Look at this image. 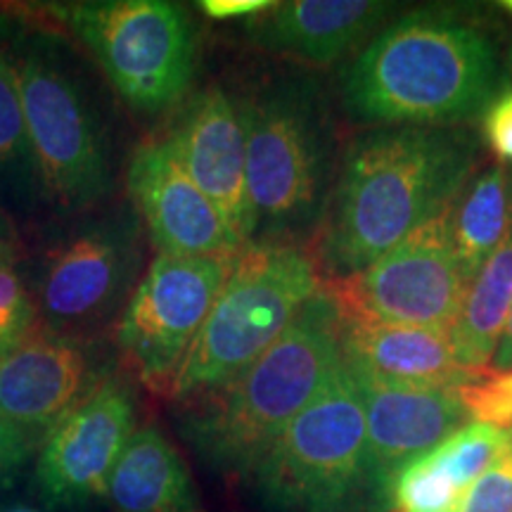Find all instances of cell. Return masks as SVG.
I'll use <instances>...</instances> for the list:
<instances>
[{
    "instance_id": "obj_1",
    "label": "cell",
    "mask_w": 512,
    "mask_h": 512,
    "mask_svg": "<svg viewBox=\"0 0 512 512\" xmlns=\"http://www.w3.org/2000/svg\"><path fill=\"white\" fill-rule=\"evenodd\" d=\"M479 138L456 126H382L351 140L318 230V271L347 278L437 219L475 178Z\"/></svg>"
},
{
    "instance_id": "obj_2",
    "label": "cell",
    "mask_w": 512,
    "mask_h": 512,
    "mask_svg": "<svg viewBox=\"0 0 512 512\" xmlns=\"http://www.w3.org/2000/svg\"><path fill=\"white\" fill-rule=\"evenodd\" d=\"M494 38L451 10H413L384 24L339 76L361 124L453 126L484 117L503 93Z\"/></svg>"
},
{
    "instance_id": "obj_3",
    "label": "cell",
    "mask_w": 512,
    "mask_h": 512,
    "mask_svg": "<svg viewBox=\"0 0 512 512\" xmlns=\"http://www.w3.org/2000/svg\"><path fill=\"white\" fill-rule=\"evenodd\" d=\"M344 320L325 287L247 370L183 401L181 432L211 470L249 479L275 439L342 366Z\"/></svg>"
},
{
    "instance_id": "obj_4",
    "label": "cell",
    "mask_w": 512,
    "mask_h": 512,
    "mask_svg": "<svg viewBox=\"0 0 512 512\" xmlns=\"http://www.w3.org/2000/svg\"><path fill=\"white\" fill-rule=\"evenodd\" d=\"M247 143L252 242L318 235L335 188V124L313 76H275L238 102Z\"/></svg>"
},
{
    "instance_id": "obj_5",
    "label": "cell",
    "mask_w": 512,
    "mask_h": 512,
    "mask_svg": "<svg viewBox=\"0 0 512 512\" xmlns=\"http://www.w3.org/2000/svg\"><path fill=\"white\" fill-rule=\"evenodd\" d=\"M0 48L15 74L46 202L81 214L112 190L110 140L60 36L0 17Z\"/></svg>"
},
{
    "instance_id": "obj_6",
    "label": "cell",
    "mask_w": 512,
    "mask_h": 512,
    "mask_svg": "<svg viewBox=\"0 0 512 512\" xmlns=\"http://www.w3.org/2000/svg\"><path fill=\"white\" fill-rule=\"evenodd\" d=\"M320 287L316 259L302 245L242 247L178 370L171 399L183 403L235 380L283 335Z\"/></svg>"
},
{
    "instance_id": "obj_7",
    "label": "cell",
    "mask_w": 512,
    "mask_h": 512,
    "mask_svg": "<svg viewBox=\"0 0 512 512\" xmlns=\"http://www.w3.org/2000/svg\"><path fill=\"white\" fill-rule=\"evenodd\" d=\"M271 512H380L368 472L366 413L354 377L339 366L249 475Z\"/></svg>"
},
{
    "instance_id": "obj_8",
    "label": "cell",
    "mask_w": 512,
    "mask_h": 512,
    "mask_svg": "<svg viewBox=\"0 0 512 512\" xmlns=\"http://www.w3.org/2000/svg\"><path fill=\"white\" fill-rule=\"evenodd\" d=\"M43 8L91 50L131 110L157 117L185 100L197 74V34L183 5L76 0Z\"/></svg>"
},
{
    "instance_id": "obj_9",
    "label": "cell",
    "mask_w": 512,
    "mask_h": 512,
    "mask_svg": "<svg viewBox=\"0 0 512 512\" xmlns=\"http://www.w3.org/2000/svg\"><path fill=\"white\" fill-rule=\"evenodd\" d=\"M323 287L344 323L451 330L470 287L453 245L451 207L363 271Z\"/></svg>"
},
{
    "instance_id": "obj_10",
    "label": "cell",
    "mask_w": 512,
    "mask_h": 512,
    "mask_svg": "<svg viewBox=\"0 0 512 512\" xmlns=\"http://www.w3.org/2000/svg\"><path fill=\"white\" fill-rule=\"evenodd\" d=\"M233 259L159 254L133 287L117 323V344L147 389L171 394Z\"/></svg>"
},
{
    "instance_id": "obj_11",
    "label": "cell",
    "mask_w": 512,
    "mask_h": 512,
    "mask_svg": "<svg viewBox=\"0 0 512 512\" xmlns=\"http://www.w3.org/2000/svg\"><path fill=\"white\" fill-rule=\"evenodd\" d=\"M140 268L136 211L79 221L48 247L38 268L36 311L50 330L79 332L107 323L128 302Z\"/></svg>"
},
{
    "instance_id": "obj_12",
    "label": "cell",
    "mask_w": 512,
    "mask_h": 512,
    "mask_svg": "<svg viewBox=\"0 0 512 512\" xmlns=\"http://www.w3.org/2000/svg\"><path fill=\"white\" fill-rule=\"evenodd\" d=\"M136 434V396L119 377H105L46 432L34 482L50 510H79L107 496L121 453Z\"/></svg>"
},
{
    "instance_id": "obj_13",
    "label": "cell",
    "mask_w": 512,
    "mask_h": 512,
    "mask_svg": "<svg viewBox=\"0 0 512 512\" xmlns=\"http://www.w3.org/2000/svg\"><path fill=\"white\" fill-rule=\"evenodd\" d=\"M126 192L159 254L228 259L245 247L219 207L185 174L164 138H150L133 150Z\"/></svg>"
},
{
    "instance_id": "obj_14",
    "label": "cell",
    "mask_w": 512,
    "mask_h": 512,
    "mask_svg": "<svg viewBox=\"0 0 512 512\" xmlns=\"http://www.w3.org/2000/svg\"><path fill=\"white\" fill-rule=\"evenodd\" d=\"M105 377V363L83 337L31 330L0 354V420L48 432Z\"/></svg>"
},
{
    "instance_id": "obj_15",
    "label": "cell",
    "mask_w": 512,
    "mask_h": 512,
    "mask_svg": "<svg viewBox=\"0 0 512 512\" xmlns=\"http://www.w3.org/2000/svg\"><path fill=\"white\" fill-rule=\"evenodd\" d=\"M164 140L192 183L226 216L242 245H249L254 238V214L238 102L223 88H204L183 102Z\"/></svg>"
},
{
    "instance_id": "obj_16",
    "label": "cell",
    "mask_w": 512,
    "mask_h": 512,
    "mask_svg": "<svg viewBox=\"0 0 512 512\" xmlns=\"http://www.w3.org/2000/svg\"><path fill=\"white\" fill-rule=\"evenodd\" d=\"M354 377L366 413L368 472L382 510H389V486L415 458L470 422L458 389L396 387L370 377Z\"/></svg>"
},
{
    "instance_id": "obj_17",
    "label": "cell",
    "mask_w": 512,
    "mask_h": 512,
    "mask_svg": "<svg viewBox=\"0 0 512 512\" xmlns=\"http://www.w3.org/2000/svg\"><path fill=\"white\" fill-rule=\"evenodd\" d=\"M394 10L382 0H287L242 24V34L266 53L325 67L368 43Z\"/></svg>"
},
{
    "instance_id": "obj_18",
    "label": "cell",
    "mask_w": 512,
    "mask_h": 512,
    "mask_svg": "<svg viewBox=\"0 0 512 512\" xmlns=\"http://www.w3.org/2000/svg\"><path fill=\"white\" fill-rule=\"evenodd\" d=\"M342 363L349 373L420 389H460L484 373L460 366L451 332L415 325L344 323Z\"/></svg>"
},
{
    "instance_id": "obj_19",
    "label": "cell",
    "mask_w": 512,
    "mask_h": 512,
    "mask_svg": "<svg viewBox=\"0 0 512 512\" xmlns=\"http://www.w3.org/2000/svg\"><path fill=\"white\" fill-rule=\"evenodd\" d=\"M508 432L470 420L437 448L415 458L389 486L392 512H463L479 477L503 451Z\"/></svg>"
},
{
    "instance_id": "obj_20",
    "label": "cell",
    "mask_w": 512,
    "mask_h": 512,
    "mask_svg": "<svg viewBox=\"0 0 512 512\" xmlns=\"http://www.w3.org/2000/svg\"><path fill=\"white\" fill-rule=\"evenodd\" d=\"M105 498L114 512H207L183 453L157 425L128 441Z\"/></svg>"
},
{
    "instance_id": "obj_21",
    "label": "cell",
    "mask_w": 512,
    "mask_h": 512,
    "mask_svg": "<svg viewBox=\"0 0 512 512\" xmlns=\"http://www.w3.org/2000/svg\"><path fill=\"white\" fill-rule=\"evenodd\" d=\"M512 309V226L467 287L451 332L458 363L467 370L491 366Z\"/></svg>"
},
{
    "instance_id": "obj_22",
    "label": "cell",
    "mask_w": 512,
    "mask_h": 512,
    "mask_svg": "<svg viewBox=\"0 0 512 512\" xmlns=\"http://www.w3.org/2000/svg\"><path fill=\"white\" fill-rule=\"evenodd\" d=\"M512 226V169L498 164L475 174L451 204L453 245L467 283L475 280Z\"/></svg>"
},
{
    "instance_id": "obj_23",
    "label": "cell",
    "mask_w": 512,
    "mask_h": 512,
    "mask_svg": "<svg viewBox=\"0 0 512 512\" xmlns=\"http://www.w3.org/2000/svg\"><path fill=\"white\" fill-rule=\"evenodd\" d=\"M46 202L31 152L22 98L12 67L0 48V204L29 214Z\"/></svg>"
},
{
    "instance_id": "obj_24",
    "label": "cell",
    "mask_w": 512,
    "mask_h": 512,
    "mask_svg": "<svg viewBox=\"0 0 512 512\" xmlns=\"http://www.w3.org/2000/svg\"><path fill=\"white\" fill-rule=\"evenodd\" d=\"M458 396L470 420L512 432V370H484Z\"/></svg>"
},
{
    "instance_id": "obj_25",
    "label": "cell",
    "mask_w": 512,
    "mask_h": 512,
    "mask_svg": "<svg viewBox=\"0 0 512 512\" xmlns=\"http://www.w3.org/2000/svg\"><path fill=\"white\" fill-rule=\"evenodd\" d=\"M36 302L12 266H0V354L34 330Z\"/></svg>"
},
{
    "instance_id": "obj_26",
    "label": "cell",
    "mask_w": 512,
    "mask_h": 512,
    "mask_svg": "<svg viewBox=\"0 0 512 512\" xmlns=\"http://www.w3.org/2000/svg\"><path fill=\"white\" fill-rule=\"evenodd\" d=\"M463 512H512V432L498 458L472 486Z\"/></svg>"
},
{
    "instance_id": "obj_27",
    "label": "cell",
    "mask_w": 512,
    "mask_h": 512,
    "mask_svg": "<svg viewBox=\"0 0 512 512\" xmlns=\"http://www.w3.org/2000/svg\"><path fill=\"white\" fill-rule=\"evenodd\" d=\"M38 432L0 420V491L15 482L19 472L34 456Z\"/></svg>"
},
{
    "instance_id": "obj_28",
    "label": "cell",
    "mask_w": 512,
    "mask_h": 512,
    "mask_svg": "<svg viewBox=\"0 0 512 512\" xmlns=\"http://www.w3.org/2000/svg\"><path fill=\"white\" fill-rule=\"evenodd\" d=\"M484 136L491 150L512 164V88L498 95L484 112Z\"/></svg>"
},
{
    "instance_id": "obj_29",
    "label": "cell",
    "mask_w": 512,
    "mask_h": 512,
    "mask_svg": "<svg viewBox=\"0 0 512 512\" xmlns=\"http://www.w3.org/2000/svg\"><path fill=\"white\" fill-rule=\"evenodd\" d=\"M271 0H202L197 8L211 19H245L256 17L271 8Z\"/></svg>"
},
{
    "instance_id": "obj_30",
    "label": "cell",
    "mask_w": 512,
    "mask_h": 512,
    "mask_svg": "<svg viewBox=\"0 0 512 512\" xmlns=\"http://www.w3.org/2000/svg\"><path fill=\"white\" fill-rule=\"evenodd\" d=\"M489 370H512V309H510L508 323H505L501 342H498L496 354L491 358Z\"/></svg>"
},
{
    "instance_id": "obj_31",
    "label": "cell",
    "mask_w": 512,
    "mask_h": 512,
    "mask_svg": "<svg viewBox=\"0 0 512 512\" xmlns=\"http://www.w3.org/2000/svg\"><path fill=\"white\" fill-rule=\"evenodd\" d=\"M0 238L10 240V242L17 240V228H15V223H12L8 209H5L3 204H0Z\"/></svg>"
},
{
    "instance_id": "obj_32",
    "label": "cell",
    "mask_w": 512,
    "mask_h": 512,
    "mask_svg": "<svg viewBox=\"0 0 512 512\" xmlns=\"http://www.w3.org/2000/svg\"><path fill=\"white\" fill-rule=\"evenodd\" d=\"M17 261V245L10 240L0 238V266H15Z\"/></svg>"
},
{
    "instance_id": "obj_33",
    "label": "cell",
    "mask_w": 512,
    "mask_h": 512,
    "mask_svg": "<svg viewBox=\"0 0 512 512\" xmlns=\"http://www.w3.org/2000/svg\"><path fill=\"white\" fill-rule=\"evenodd\" d=\"M0 512H43V510L31 508V505H22V503H17V505H10V508H3Z\"/></svg>"
},
{
    "instance_id": "obj_34",
    "label": "cell",
    "mask_w": 512,
    "mask_h": 512,
    "mask_svg": "<svg viewBox=\"0 0 512 512\" xmlns=\"http://www.w3.org/2000/svg\"><path fill=\"white\" fill-rule=\"evenodd\" d=\"M501 8H505V10H508L510 15H512V0H503V3H501Z\"/></svg>"
},
{
    "instance_id": "obj_35",
    "label": "cell",
    "mask_w": 512,
    "mask_h": 512,
    "mask_svg": "<svg viewBox=\"0 0 512 512\" xmlns=\"http://www.w3.org/2000/svg\"><path fill=\"white\" fill-rule=\"evenodd\" d=\"M508 69L512 72V46H510V53H508Z\"/></svg>"
}]
</instances>
